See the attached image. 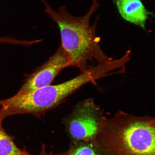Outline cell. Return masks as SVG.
<instances>
[{
	"instance_id": "5b68a950",
	"label": "cell",
	"mask_w": 155,
	"mask_h": 155,
	"mask_svg": "<svg viewBox=\"0 0 155 155\" xmlns=\"http://www.w3.org/2000/svg\"><path fill=\"white\" fill-rule=\"evenodd\" d=\"M69 67L68 57L59 46L47 61L29 75L16 94H24L49 86L58 74Z\"/></svg>"
},
{
	"instance_id": "7a4b0ae2",
	"label": "cell",
	"mask_w": 155,
	"mask_h": 155,
	"mask_svg": "<svg viewBox=\"0 0 155 155\" xmlns=\"http://www.w3.org/2000/svg\"><path fill=\"white\" fill-rule=\"evenodd\" d=\"M94 142L104 155H155V120L121 111L104 116Z\"/></svg>"
},
{
	"instance_id": "6da1fadb",
	"label": "cell",
	"mask_w": 155,
	"mask_h": 155,
	"mask_svg": "<svg viewBox=\"0 0 155 155\" xmlns=\"http://www.w3.org/2000/svg\"><path fill=\"white\" fill-rule=\"evenodd\" d=\"M45 7L44 12L49 15L57 25L61 35V47L68 57L70 67L86 71L91 65L110 61L100 45V38L96 34L97 19L92 25L91 17L98 8L97 0H93L91 7L86 15L81 17L73 16L68 12L66 7L63 6L58 11L54 10L46 0H40Z\"/></svg>"
},
{
	"instance_id": "277c9868",
	"label": "cell",
	"mask_w": 155,
	"mask_h": 155,
	"mask_svg": "<svg viewBox=\"0 0 155 155\" xmlns=\"http://www.w3.org/2000/svg\"><path fill=\"white\" fill-rule=\"evenodd\" d=\"M104 116L93 99L79 103L66 119L67 130L73 143L94 141Z\"/></svg>"
},
{
	"instance_id": "52a82bcc",
	"label": "cell",
	"mask_w": 155,
	"mask_h": 155,
	"mask_svg": "<svg viewBox=\"0 0 155 155\" xmlns=\"http://www.w3.org/2000/svg\"><path fill=\"white\" fill-rule=\"evenodd\" d=\"M2 124L0 123V155H26L28 152L17 147L13 137L6 132Z\"/></svg>"
},
{
	"instance_id": "ba28073f",
	"label": "cell",
	"mask_w": 155,
	"mask_h": 155,
	"mask_svg": "<svg viewBox=\"0 0 155 155\" xmlns=\"http://www.w3.org/2000/svg\"><path fill=\"white\" fill-rule=\"evenodd\" d=\"M68 153V155H104L94 141L73 143Z\"/></svg>"
},
{
	"instance_id": "8992f818",
	"label": "cell",
	"mask_w": 155,
	"mask_h": 155,
	"mask_svg": "<svg viewBox=\"0 0 155 155\" xmlns=\"http://www.w3.org/2000/svg\"><path fill=\"white\" fill-rule=\"evenodd\" d=\"M121 17L128 22L145 28L150 14L140 0H114Z\"/></svg>"
},
{
	"instance_id": "9c48e42d",
	"label": "cell",
	"mask_w": 155,
	"mask_h": 155,
	"mask_svg": "<svg viewBox=\"0 0 155 155\" xmlns=\"http://www.w3.org/2000/svg\"><path fill=\"white\" fill-rule=\"evenodd\" d=\"M0 43L26 45V41L15 40V39L8 38H0Z\"/></svg>"
},
{
	"instance_id": "30bf717a",
	"label": "cell",
	"mask_w": 155,
	"mask_h": 155,
	"mask_svg": "<svg viewBox=\"0 0 155 155\" xmlns=\"http://www.w3.org/2000/svg\"><path fill=\"white\" fill-rule=\"evenodd\" d=\"M26 155H32L27 152ZM38 155H68V152L59 154H54L53 152L48 153L46 150L45 145L42 144V149L39 154Z\"/></svg>"
},
{
	"instance_id": "3957f363",
	"label": "cell",
	"mask_w": 155,
	"mask_h": 155,
	"mask_svg": "<svg viewBox=\"0 0 155 155\" xmlns=\"http://www.w3.org/2000/svg\"><path fill=\"white\" fill-rule=\"evenodd\" d=\"M105 73L100 65L92 66L80 74L60 84L49 85L24 94L0 100V123L10 116L28 114L43 115L63 102L81 87L88 83L96 84Z\"/></svg>"
}]
</instances>
